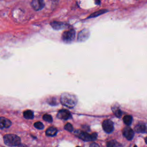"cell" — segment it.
I'll list each match as a JSON object with an SVG mask.
<instances>
[{
  "mask_svg": "<svg viewBox=\"0 0 147 147\" xmlns=\"http://www.w3.org/2000/svg\"><path fill=\"white\" fill-rule=\"evenodd\" d=\"M123 122L124 123L127 125V126H129L131 123V122L133 121V118L131 115H125L123 118Z\"/></svg>",
  "mask_w": 147,
  "mask_h": 147,
  "instance_id": "2e32d148",
  "label": "cell"
},
{
  "mask_svg": "<svg viewBox=\"0 0 147 147\" xmlns=\"http://www.w3.org/2000/svg\"><path fill=\"white\" fill-rule=\"evenodd\" d=\"M90 147H99V146L98 144H96V143H92V144L90 145Z\"/></svg>",
  "mask_w": 147,
  "mask_h": 147,
  "instance_id": "603a6c76",
  "label": "cell"
},
{
  "mask_svg": "<svg viewBox=\"0 0 147 147\" xmlns=\"http://www.w3.org/2000/svg\"><path fill=\"white\" fill-rule=\"evenodd\" d=\"M19 147H28V146L25 145H20Z\"/></svg>",
  "mask_w": 147,
  "mask_h": 147,
  "instance_id": "d4e9b609",
  "label": "cell"
},
{
  "mask_svg": "<svg viewBox=\"0 0 147 147\" xmlns=\"http://www.w3.org/2000/svg\"><path fill=\"white\" fill-rule=\"evenodd\" d=\"M134 147H137V146L136 145H134Z\"/></svg>",
  "mask_w": 147,
  "mask_h": 147,
  "instance_id": "83f0119b",
  "label": "cell"
},
{
  "mask_svg": "<svg viewBox=\"0 0 147 147\" xmlns=\"http://www.w3.org/2000/svg\"><path fill=\"white\" fill-rule=\"evenodd\" d=\"M64 129L67 130H68V131H73V127L72 125L69 123H67L65 126H64Z\"/></svg>",
  "mask_w": 147,
  "mask_h": 147,
  "instance_id": "44dd1931",
  "label": "cell"
},
{
  "mask_svg": "<svg viewBox=\"0 0 147 147\" xmlns=\"http://www.w3.org/2000/svg\"><path fill=\"white\" fill-rule=\"evenodd\" d=\"M50 25L52 26V28L55 30H61L64 29L65 28H67L69 26V25L67 24H65L63 22L57 21H53L51 22Z\"/></svg>",
  "mask_w": 147,
  "mask_h": 147,
  "instance_id": "277c9868",
  "label": "cell"
},
{
  "mask_svg": "<svg viewBox=\"0 0 147 147\" xmlns=\"http://www.w3.org/2000/svg\"><path fill=\"white\" fill-rule=\"evenodd\" d=\"M23 115H24V117L26 119H33V117H34L33 111L31 110H29L25 111L23 113Z\"/></svg>",
  "mask_w": 147,
  "mask_h": 147,
  "instance_id": "9a60e30c",
  "label": "cell"
},
{
  "mask_svg": "<svg viewBox=\"0 0 147 147\" xmlns=\"http://www.w3.org/2000/svg\"><path fill=\"white\" fill-rule=\"evenodd\" d=\"M112 110H113V111L114 112V113L115 114V115L117 117H120L122 115V113L121 110L118 107H117L116 106H115L114 107L112 108Z\"/></svg>",
  "mask_w": 147,
  "mask_h": 147,
  "instance_id": "ac0fdd59",
  "label": "cell"
},
{
  "mask_svg": "<svg viewBox=\"0 0 147 147\" xmlns=\"http://www.w3.org/2000/svg\"><path fill=\"white\" fill-rule=\"evenodd\" d=\"M75 134L77 137H78L79 138H80L84 141H88L92 140L91 134H89L86 132L80 131V130H76L75 132Z\"/></svg>",
  "mask_w": 147,
  "mask_h": 147,
  "instance_id": "52a82bcc",
  "label": "cell"
},
{
  "mask_svg": "<svg viewBox=\"0 0 147 147\" xmlns=\"http://www.w3.org/2000/svg\"><path fill=\"white\" fill-rule=\"evenodd\" d=\"M123 135L128 140H131L134 137V131L129 126L125 127L122 131Z\"/></svg>",
  "mask_w": 147,
  "mask_h": 147,
  "instance_id": "9c48e42d",
  "label": "cell"
},
{
  "mask_svg": "<svg viewBox=\"0 0 147 147\" xmlns=\"http://www.w3.org/2000/svg\"><path fill=\"white\" fill-rule=\"evenodd\" d=\"M57 118H59L61 119L67 120L71 117V115L69 111L65 110V109H63V110H60V111H59V112L57 113Z\"/></svg>",
  "mask_w": 147,
  "mask_h": 147,
  "instance_id": "30bf717a",
  "label": "cell"
},
{
  "mask_svg": "<svg viewBox=\"0 0 147 147\" xmlns=\"http://www.w3.org/2000/svg\"><path fill=\"white\" fill-rule=\"evenodd\" d=\"M108 11L106 10H98L97 11H95L93 13H92L90 16H89L87 18L88 19V18H94V17H98L101 14H103L106 12H107Z\"/></svg>",
  "mask_w": 147,
  "mask_h": 147,
  "instance_id": "5bb4252c",
  "label": "cell"
},
{
  "mask_svg": "<svg viewBox=\"0 0 147 147\" xmlns=\"http://www.w3.org/2000/svg\"><path fill=\"white\" fill-rule=\"evenodd\" d=\"M57 132V129L54 127H50L46 130V134L48 136H54Z\"/></svg>",
  "mask_w": 147,
  "mask_h": 147,
  "instance_id": "4fadbf2b",
  "label": "cell"
},
{
  "mask_svg": "<svg viewBox=\"0 0 147 147\" xmlns=\"http://www.w3.org/2000/svg\"><path fill=\"white\" fill-rule=\"evenodd\" d=\"M119 146V144L115 140H111L107 143V147H117Z\"/></svg>",
  "mask_w": 147,
  "mask_h": 147,
  "instance_id": "e0dca14e",
  "label": "cell"
},
{
  "mask_svg": "<svg viewBox=\"0 0 147 147\" xmlns=\"http://www.w3.org/2000/svg\"><path fill=\"white\" fill-rule=\"evenodd\" d=\"M145 143L147 144V137H146V138H145Z\"/></svg>",
  "mask_w": 147,
  "mask_h": 147,
  "instance_id": "4316f807",
  "label": "cell"
},
{
  "mask_svg": "<svg viewBox=\"0 0 147 147\" xmlns=\"http://www.w3.org/2000/svg\"><path fill=\"white\" fill-rule=\"evenodd\" d=\"M53 2H57L59 1V0H51Z\"/></svg>",
  "mask_w": 147,
  "mask_h": 147,
  "instance_id": "484cf974",
  "label": "cell"
},
{
  "mask_svg": "<svg viewBox=\"0 0 147 147\" xmlns=\"http://www.w3.org/2000/svg\"><path fill=\"white\" fill-rule=\"evenodd\" d=\"M75 38V31L74 29H69L64 31L61 34V40L66 42H71Z\"/></svg>",
  "mask_w": 147,
  "mask_h": 147,
  "instance_id": "3957f363",
  "label": "cell"
},
{
  "mask_svg": "<svg viewBox=\"0 0 147 147\" xmlns=\"http://www.w3.org/2000/svg\"><path fill=\"white\" fill-rule=\"evenodd\" d=\"M91 137H92V140H95L97 138V133H93L91 134Z\"/></svg>",
  "mask_w": 147,
  "mask_h": 147,
  "instance_id": "7402d4cb",
  "label": "cell"
},
{
  "mask_svg": "<svg viewBox=\"0 0 147 147\" xmlns=\"http://www.w3.org/2000/svg\"><path fill=\"white\" fill-rule=\"evenodd\" d=\"M43 119L44 121H45L47 122H51L53 121L52 117L49 114H45L43 116Z\"/></svg>",
  "mask_w": 147,
  "mask_h": 147,
  "instance_id": "d6986e66",
  "label": "cell"
},
{
  "mask_svg": "<svg viewBox=\"0 0 147 147\" xmlns=\"http://www.w3.org/2000/svg\"><path fill=\"white\" fill-rule=\"evenodd\" d=\"M34 126L38 129H42L44 128V125L41 122H36L34 123Z\"/></svg>",
  "mask_w": 147,
  "mask_h": 147,
  "instance_id": "ffe728a7",
  "label": "cell"
},
{
  "mask_svg": "<svg viewBox=\"0 0 147 147\" xmlns=\"http://www.w3.org/2000/svg\"><path fill=\"white\" fill-rule=\"evenodd\" d=\"M102 127L105 132L107 133H111L114 130L113 122L110 119H106L102 123Z\"/></svg>",
  "mask_w": 147,
  "mask_h": 147,
  "instance_id": "5b68a950",
  "label": "cell"
},
{
  "mask_svg": "<svg viewBox=\"0 0 147 147\" xmlns=\"http://www.w3.org/2000/svg\"><path fill=\"white\" fill-rule=\"evenodd\" d=\"M136 131L138 133H147V125L144 123H138L134 128Z\"/></svg>",
  "mask_w": 147,
  "mask_h": 147,
  "instance_id": "7c38bea8",
  "label": "cell"
},
{
  "mask_svg": "<svg viewBox=\"0 0 147 147\" xmlns=\"http://www.w3.org/2000/svg\"><path fill=\"white\" fill-rule=\"evenodd\" d=\"M94 1H95V3L96 5H99L100 3V0H94Z\"/></svg>",
  "mask_w": 147,
  "mask_h": 147,
  "instance_id": "cb8c5ba5",
  "label": "cell"
},
{
  "mask_svg": "<svg viewBox=\"0 0 147 147\" xmlns=\"http://www.w3.org/2000/svg\"><path fill=\"white\" fill-rule=\"evenodd\" d=\"M90 36V32L87 29H84L81 30L78 36V41H84L88 38Z\"/></svg>",
  "mask_w": 147,
  "mask_h": 147,
  "instance_id": "ba28073f",
  "label": "cell"
},
{
  "mask_svg": "<svg viewBox=\"0 0 147 147\" xmlns=\"http://www.w3.org/2000/svg\"><path fill=\"white\" fill-rule=\"evenodd\" d=\"M60 102L64 106L72 108L77 103V98L75 95L68 92H64L61 95Z\"/></svg>",
  "mask_w": 147,
  "mask_h": 147,
  "instance_id": "6da1fadb",
  "label": "cell"
},
{
  "mask_svg": "<svg viewBox=\"0 0 147 147\" xmlns=\"http://www.w3.org/2000/svg\"><path fill=\"white\" fill-rule=\"evenodd\" d=\"M30 4L32 8L36 11L41 10L45 6L44 0H32Z\"/></svg>",
  "mask_w": 147,
  "mask_h": 147,
  "instance_id": "8992f818",
  "label": "cell"
},
{
  "mask_svg": "<svg viewBox=\"0 0 147 147\" xmlns=\"http://www.w3.org/2000/svg\"><path fill=\"white\" fill-rule=\"evenodd\" d=\"M76 147H80V146H76Z\"/></svg>",
  "mask_w": 147,
  "mask_h": 147,
  "instance_id": "f1b7e54d",
  "label": "cell"
},
{
  "mask_svg": "<svg viewBox=\"0 0 147 147\" xmlns=\"http://www.w3.org/2000/svg\"><path fill=\"white\" fill-rule=\"evenodd\" d=\"M4 142L6 145L10 146H16L20 145L21 139L20 138L13 134H6L3 137Z\"/></svg>",
  "mask_w": 147,
  "mask_h": 147,
  "instance_id": "7a4b0ae2",
  "label": "cell"
},
{
  "mask_svg": "<svg viewBox=\"0 0 147 147\" xmlns=\"http://www.w3.org/2000/svg\"><path fill=\"white\" fill-rule=\"evenodd\" d=\"M11 125V122L9 119L5 117H0V129L9 127Z\"/></svg>",
  "mask_w": 147,
  "mask_h": 147,
  "instance_id": "8fae6325",
  "label": "cell"
}]
</instances>
